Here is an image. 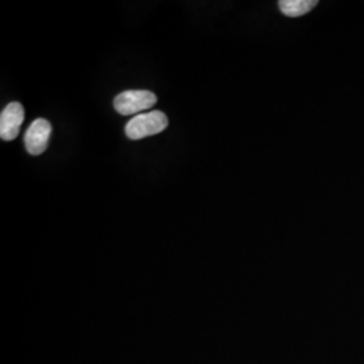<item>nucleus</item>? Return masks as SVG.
I'll return each instance as SVG.
<instances>
[{"instance_id":"3","label":"nucleus","mask_w":364,"mask_h":364,"mask_svg":"<svg viewBox=\"0 0 364 364\" xmlns=\"http://www.w3.org/2000/svg\"><path fill=\"white\" fill-rule=\"evenodd\" d=\"M52 135V124L46 119H37L31 123L25 135V144L28 154L41 156L48 149Z\"/></svg>"},{"instance_id":"1","label":"nucleus","mask_w":364,"mask_h":364,"mask_svg":"<svg viewBox=\"0 0 364 364\" xmlns=\"http://www.w3.org/2000/svg\"><path fill=\"white\" fill-rule=\"evenodd\" d=\"M168 126L169 119L162 111H150L132 117L126 126V135L130 139L138 141L151 135H156L166 130Z\"/></svg>"},{"instance_id":"5","label":"nucleus","mask_w":364,"mask_h":364,"mask_svg":"<svg viewBox=\"0 0 364 364\" xmlns=\"http://www.w3.org/2000/svg\"><path fill=\"white\" fill-rule=\"evenodd\" d=\"M281 13L290 18L302 16L317 6L316 0H281L278 3Z\"/></svg>"},{"instance_id":"2","label":"nucleus","mask_w":364,"mask_h":364,"mask_svg":"<svg viewBox=\"0 0 364 364\" xmlns=\"http://www.w3.org/2000/svg\"><path fill=\"white\" fill-rule=\"evenodd\" d=\"M156 103V96L151 91H124L117 95L114 107L123 117L135 115L146 109H150Z\"/></svg>"},{"instance_id":"4","label":"nucleus","mask_w":364,"mask_h":364,"mask_svg":"<svg viewBox=\"0 0 364 364\" xmlns=\"http://www.w3.org/2000/svg\"><path fill=\"white\" fill-rule=\"evenodd\" d=\"M25 120V109L21 103H10L0 115V138L3 141H14L21 131Z\"/></svg>"}]
</instances>
